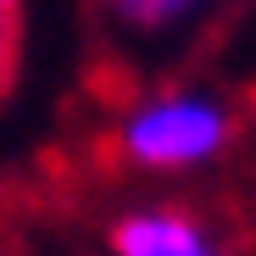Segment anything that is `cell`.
<instances>
[{
	"label": "cell",
	"mask_w": 256,
	"mask_h": 256,
	"mask_svg": "<svg viewBox=\"0 0 256 256\" xmlns=\"http://www.w3.org/2000/svg\"><path fill=\"white\" fill-rule=\"evenodd\" d=\"M112 256H223L212 228L200 218H190L184 206H140L122 212L106 234Z\"/></svg>",
	"instance_id": "obj_2"
},
{
	"label": "cell",
	"mask_w": 256,
	"mask_h": 256,
	"mask_svg": "<svg viewBox=\"0 0 256 256\" xmlns=\"http://www.w3.org/2000/svg\"><path fill=\"white\" fill-rule=\"evenodd\" d=\"M195 6V0H117V12L134 22V28H162V22H173Z\"/></svg>",
	"instance_id": "obj_3"
},
{
	"label": "cell",
	"mask_w": 256,
	"mask_h": 256,
	"mask_svg": "<svg viewBox=\"0 0 256 256\" xmlns=\"http://www.w3.org/2000/svg\"><path fill=\"white\" fill-rule=\"evenodd\" d=\"M228 134H234V117L223 100L173 90V95H156L122 117L117 150L145 173H190V167L223 156Z\"/></svg>",
	"instance_id": "obj_1"
},
{
	"label": "cell",
	"mask_w": 256,
	"mask_h": 256,
	"mask_svg": "<svg viewBox=\"0 0 256 256\" xmlns=\"http://www.w3.org/2000/svg\"><path fill=\"white\" fill-rule=\"evenodd\" d=\"M12 50H17V0H0V84L12 72Z\"/></svg>",
	"instance_id": "obj_4"
}]
</instances>
